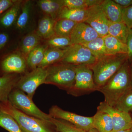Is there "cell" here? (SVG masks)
<instances>
[{
	"label": "cell",
	"instance_id": "cell-14",
	"mask_svg": "<svg viewBox=\"0 0 132 132\" xmlns=\"http://www.w3.org/2000/svg\"><path fill=\"white\" fill-rule=\"evenodd\" d=\"M21 76L18 74L4 75L0 77V102L8 101L9 96L15 88Z\"/></svg>",
	"mask_w": 132,
	"mask_h": 132
},
{
	"label": "cell",
	"instance_id": "cell-5",
	"mask_svg": "<svg viewBox=\"0 0 132 132\" xmlns=\"http://www.w3.org/2000/svg\"><path fill=\"white\" fill-rule=\"evenodd\" d=\"M8 101L11 105L24 113L47 122H52V118L36 105L32 101L24 92L14 88L10 94Z\"/></svg>",
	"mask_w": 132,
	"mask_h": 132
},
{
	"label": "cell",
	"instance_id": "cell-6",
	"mask_svg": "<svg viewBox=\"0 0 132 132\" xmlns=\"http://www.w3.org/2000/svg\"><path fill=\"white\" fill-rule=\"evenodd\" d=\"M75 82L73 86L67 92L75 97H79L98 91L95 84L93 72L89 66H75Z\"/></svg>",
	"mask_w": 132,
	"mask_h": 132
},
{
	"label": "cell",
	"instance_id": "cell-43",
	"mask_svg": "<svg viewBox=\"0 0 132 132\" xmlns=\"http://www.w3.org/2000/svg\"><path fill=\"white\" fill-rule=\"evenodd\" d=\"M131 116H132V114H131Z\"/></svg>",
	"mask_w": 132,
	"mask_h": 132
},
{
	"label": "cell",
	"instance_id": "cell-22",
	"mask_svg": "<svg viewBox=\"0 0 132 132\" xmlns=\"http://www.w3.org/2000/svg\"><path fill=\"white\" fill-rule=\"evenodd\" d=\"M48 47L47 45H39L30 52L26 59L28 68L32 70L38 67L42 61Z\"/></svg>",
	"mask_w": 132,
	"mask_h": 132
},
{
	"label": "cell",
	"instance_id": "cell-41",
	"mask_svg": "<svg viewBox=\"0 0 132 132\" xmlns=\"http://www.w3.org/2000/svg\"><path fill=\"white\" fill-rule=\"evenodd\" d=\"M129 130H130V132H132V122Z\"/></svg>",
	"mask_w": 132,
	"mask_h": 132
},
{
	"label": "cell",
	"instance_id": "cell-28",
	"mask_svg": "<svg viewBox=\"0 0 132 132\" xmlns=\"http://www.w3.org/2000/svg\"><path fill=\"white\" fill-rule=\"evenodd\" d=\"M63 6L70 9H84L100 5L103 0H61Z\"/></svg>",
	"mask_w": 132,
	"mask_h": 132
},
{
	"label": "cell",
	"instance_id": "cell-23",
	"mask_svg": "<svg viewBox=\"0 0 132 132\" xmlns=\"http://www.w3.org/2000/svg\"><path fill=\"white\" fill-rule=\"evenodd\" d=\"M41 39L36 32L29 33L24 37L21 44L20 50L25 58L27 59L30 52L40 45Z\"/></svg>",
	"mask_w": 132,
	"mask_h": 132
},
{
	"label": "cell",
	"instance_id": "cell-39",
	"mask_svg": "<svg viewBox=\"0 0 132 132\" xmlns=\"http://www.w3.org/2000/svg\"><path fill=\"white\" fill-rule=\"evenodd\" d=\"M86 132H99L97 130H96V129H95V128H91V129H90V130H88V131H86Z\"/></svg>",
	"mask_w": 132,
	"mask_h": 132
},
{
	"label": "cell",
	"instance_id": "cell-33",
	"mask_svg": "<svg viewBox=\"0 0 132 132\" xmlns=\"http://www.w3.org/2000/svg\"><path fill=\"white\" fill-rule=\"evenodd\" d=\"M119 111L130 113L132 112V88L120 98L114 107Z\"/></svg>",
	"mask_w": 132,
	"mask_h": 132
},
{
	"label": "cell",
	"instance_id": "cell-26",
	"mask_svg": "<svg viewBox=\"0 0 132 132\" xmlns=\"http://www.w3.org/2000/svg\"><path fill=\"white\" fill-rule=\"evenodd\" d=\"M77 24L68 19H58L55 23V34L60 36L69 37Z\"/></svg>",
	"mask_w": 132,
	"mask_h": 132
},
{
	"label": "cell",
	"instance_id": "cell-1",
	"mask_svg": "<svg viewBox=\"0 0 132 132\" xmlns=\"http://www.w3.org/2000/svg\"><path fill=\"white\" fill-rule=\"evenodd\" d=\"M132 88L131 62L128 59L121 67L98 91L104 95L107 104L114 107L119 100Z\"/></svg>",
	"mask_w": 132,
	"mask_h": 132
},
{
	"label": "cell",
	"instance_id": "cell-38",
	"mask_svg": "<svg viewBox=\"0 0 132 132\" xmlns=\"http://www.w3.org/2000/svg\"><path fill=\"white\" fill-rule=\"evenodd\" d=\"M116 3L120 5L123 8L132 6V0H113Z\"/></svg>",
	"mask_w": 132,
	"mask_h": 132
},
{
	"label": "cell",
	"instance_id": "cell-21",
	"mask_svg": "<svg viewBox=\"0 0 132 132\" xmlns=\"http://www.w3.org/2000/svg\"><path fill=\"white\" fill-rule=\"evenodd\" d=\"M103 38L108 55L127 54V46L126 44L109 34Z\"/></svg>",
	"mask_w": 132,
	"mask_h": 132
},
{
	"label": "cell",
	"instance_id": "cell-19",
	"mask_svg": "<svg viewBox=\"0 0 132 132\" xmlns=\"http://www.w3.org/2000/svg\"><path fill=\"white\" fill-rule=\"evenodd\" d=\"M66 48L61 49L48 47L45 51L44 58L39 67L46 68L51 65L60 62L65 54Z\"/></svg>",
	"mask_w": 132,
	"mask_h": 132
},
{
	"label": "cell",
	"instance_id": "cell-2",
	"mask_svg": "<svg viewBox=\"0 0 132 132\" xmlns=\"http://www.w3.org/2000/svg\"><path fill=\"white\" fill-rule=\"evenodd\" d=\"M128 59L126 54L107 55L89 66L93 71L94 80L97 87L99 88L103 86Z\"/></svg>",
	"mask_w": 132,
	"mask_h": 132
},
{
	"label": "cell",
	"instance_id": "cell-15",
	"mask_svg": "<svg viewBox=\"0 0 132 132\" xmlns=\"http://www.w3.org/2000/svg\"><path fill=\"white\" fill-rule=\"evenodd\" d=\"M109 20L112 23L122 21L123 8L112 0H103L100 5Z\"/></svg>",
	"mask_w": 132,
	"mask_h": 132
},
{
	"label": "cell",
	"instance_id": "cell-37",
	"mask_svg": "<svg viewBox=\"0 0 132 132\" xmlns=\"http://www.w3.org/2000/svg\"><path fill=\"white\" fill-rule=\"evenodd\" d=\"M9 36L6 33H0V50L5 47L8 41Z\"/></svg>",
	"mask_w": 132,
	"mask_h": 132
},
{
	"label": "cell",
	"instance_id": "cell-18",
	"mask_svg": "<svg viewBox=\"0 0 132 132\" xmlns=\"http://www.w3.org/2000/svg\"><path fill=\"white\" fill-rule=\"evenodd\" d=\"M37 2L42 11L55 20H57L59 12L64 7L61 0H40Z\"/></svg>",
	"mask_w": 132,
	"mask_h": 132
},
{
	"label": "cell",
	"instance_id": "cell-20",
	"mask_svg": "<svg viewBox=\"0 0 132 132\" xmlns=\"http://www.w3.org/2000/svg\"><path fill=\"white\" fill-rule=\"evenodd\" d=\"M56 20L49 16H43L40 20L36 33L43 39H48L55 35L54 25Z\"/></svg>",
	"mask_w": 132,
	"mask_h": 132
},
{
	"label": "cell",
	"instance_id": "cell-7",
	"mask_svg": "<svg viewBox=\"0 0 132 132\" xmlns=\"http://www.w3.org/2000/svg\"><path fill=\"white\" fill-rule=\"evenodd\" d=\"M47 75V68L38 67L21 76L16 88L26 93L29 97L32 99L37 88L40 85L45 84Z\"/></svg>",
	"mask_w": 132,
	"mask_h": 132
},
{
	"label": "cell",
	"instance_id": "cell-4",
	"mask_svg": "<svg viewBox=\"0 0 132 132\" xmlns=\"http://www.w3.org/2000/svg\"><path fill=\"white\" fill-rule=\"evenodd\" d=\"M47 75L45 84L56 86L67 92L75 82V65L60 62L47 68Z\"/></svg>",
	"mask_w": 132,
	"mask_h": 132
},
{
	"label": "cell",
	"instance_id": "cell-16",
	"mask_svg": "<svg viewBox=\"0 0 132 132\" xmlns=\"http://www.w3.org/2000/svg\"><path fill=\"white\" fill-rule=\"evenodd\" d=\"M88 8L84 9H70L63 7L59 12L57 20L68 19L77 23L85 22L88 14Z\"/></svg>",
	"mask_w": 132,
	"mask_h": 132
},
{
	"label": "cell",
	"instance_id": "cell-36",
	"mask_svg": "<svg viewBox=\"0 0 132 132\" xmlns=\"http://www.w3.org/2000/svg\"><path fill=\"white\" fill-rule=\"evenodd\" d=\"M126 45L127 48V55L130 61L132 60V29H130V32L127 40Z\"/></svg>",
	"mask_w": 132,
	"mask_h": 132
},
{
	"label": "cell",
	"instance_id": "cell-8",
	"mask_svg": "<svg viewBox=\"0 0 132 132\" xmlns=\"http://www.w3.org/2000/svg\"><path fill=\"white\" fill-rule=\"evenodd\" d=\"M97 59L90 50L81 45H72L66 48L65 54L60 62L74 65L90 66Z\"/></svg>",
	"mask_w": 132,
	"mask_h": 132
},
{
	"label": "cell",
	"instance_id": "cell-27",
	"mask_svg": "<svg viewBox=\"0 0 132 132\" xmlns=\"http://www.w3.org/2000/svg\"><path fill=\"white\" fill-rule=\"evenodd\" d=\"M21 1H16L0 19V24L5 28L12 26L16 21L21 6Z\"/></svg>",
	"mask_w": 132,
	"mask_h": 132
},
{
	"label": "cell",
	"instance_id": "cell-34",
	"mask_svg": "<svg viewBox=\"0 0 132 132\" xmlns=\"http://www.w3.org/2000/svg\"><path fill=\"white\" fill-rule=\"evenodd\" d=\"M122 21L129 28L132 29V6L123 8Z\"/></svg>",
	"mask_w": 132,
	"mask_h": 132
},
{
	"label": "cell",
	"instance_id": "cell-42",
	"mask_svg": "<svg viewBox=\"0 0 132 132\" xmlns=\"http://www.w3.org/2000/svg\"><path fill=\"white\" fill-rule=\"evenodd\" d=\"M131 62V72L132 75V60L131 61H130Z\"/></svg>",
	"mask_w": 132,
	"mask_h": 132
},
{
	"label": "cell",
	"instance_id": "cell-11",
	"mask_svg": "<svg viewBox=\"0 0 132 132\" xmlns=\"http://www.w3.org/2000/svg\"><path fill=\"white\" fill-rule=\"evenodd\" d=\"M85 22L93 28L100 36L103 37L109 34L110 21L100 5L88 8V14Z\"/></svg>",
	"mask_w": 132,
	"mask_h": 132
},
{
	"label": "cell",
	"instance_id": "cell-13",
	"mask_svg": "<svg viewBox=\"0 0 132 132\" xmlns=\"http://www.w3.org/2000/svg\"><path fill=\"white\" fill-rule=\"evenodd\" d=\"M100 36L91 26L85 22L76 24L69 38L72 45H83Z\"/></svg>",
	"mask_w": 132,
	"mask_h": 132
},
{
	"label": "cell",
	"instance_id": "cell-35",
	"mask_svg": "<svg viewBox=\"0 0 132 132\" xmlns=\"http://www.w3.org/2000/svg\"><path fill=\"white\" fill-rule=\"evenodd\" d=\"M16 1L0 0V15L9 9Z\"/></svg>",
	"mask_w": 132,
	"mask_h": 132
},
{
	"label": "cell",
	"instance_id": "cell-17",
	"mask_svg": "<svg viewBox=\"0 0 132 132\" xmlns=\"http://www.w3.org/2000/svg\"><path fill=\"white\" fill-rule=\"evenodd\" d=\"M93 127L99 132H111L113 124L110 116L106 113L97 111L93 116Z\"/></svg>",
	"mask_w": 132,
	"mask_h": 132
},
{
	"label": "cell",
	"instance_id": "cell-31",
	"mask_svg": "<svg viewBox=\"0 0 132 132\" xmlns=\"http://www.w3.org/2000/svg\"><path fill=\"white\" fill-rule=\"evenodd\" d=\"M52 123L57 131L59 132H86L66 121L52 118Z\"/></svg>",
	"mask_w": 132,
	"mask_h": 132
},
{
	"label": "cell",
	"instance_id": "cell-12",
	"mask_svg": "<svg viewBox=\"0 0 132 132\" xmlns=\"http://www.w3.org/2000/svg\"><path fill=\"white\" fill-rule=\"evenodd\" d=\"M27 68L26 58L22 54L17 53L9 55L0 63V69L3 75L25 74L27 72Z\"/></svg>",
	"mask_w": 132,
	"mask_h": 132
},
{
	"label": "cell",
	"instance_id": "cell-3",
	"mask_svg": "<svg viewBox=\"0 0 132 132\" xmlns=\"http://www.w3.org/2000/svg\"><path fill=\"white\" fill-rule=\"evenodd\" d=\"M0 108L15 120L22 132H55L51 122L26 114L12 106L8 101L0 102Z\"/></svg>",
	"mask_w": 132,
	"mask_h": 132
},
{
	"label": "cell",
	"instance_id": "cell-30",
	"mask_svg": "<svg viewBox=\"0 0 132 132\" xmlns=\"http://www.w3.org/2000/svg\"><path fill=\"white\" fill-rule=\"evenodd\" d=\"M32 5L31 2L29 1H26L21 5V13L16 21V27L18 29L23 30L27 26Z\"/></svg>",
	"mask_w": 132,
	"mask_h": 132
},
{
	"label": "cell",
	"instance_id": "cell-32",
	"mask_svg": "<svg viewBox=\"0 0 132 132\" xmlns=\"http://www.w3.org/2000/svg\"><path fill=\"white\" fill-rule=\"evenodd\" d=\"M47 45L50 47L65 49L72 45L70 38L55 35L48 39Z\"/></svg>",
	"mask_w": 132,
	"mask_h": 132
},
{
	"label": "cell",
	"instance_id": "cell-40",
	"mask_svg": "<svg viewBox=\"0 0 132 132\" xmlns=\"http://www.w3.org/2000/svg\"><path fill=\"white\" fill-rule=\"evenodd\" d=\"M111 132H130V131L129 130H120V131H113V130Z\"/></svg>",
	"mask_w": 132,
	"mask_h": 132
},
{
	"label": "cell",
	"instance_id": "cell-25",
	"mask_svg": "<svg viewBox=\"0 0 132 132\" xmlns=\"http://www.w3.org/2000/svg\"><path fill=\"white\" fill-rule=\"evenodd\" d=\"M88 48L97 60L107 55L104 38L99 36L94 40L82 45Z\"/></svg>",
	"mask_w": 132,
	"mask_h": 132
},
{
	"label": "cell",
	"instance_id": "cell-29",
	"mask_svg": "<svg viewBox=\"0 0 132 132\" xmlns=\"http://www.w3.org/2000/svg\"><path fill=\"white\" fill-rule=\"evenodd\" d=\"M0 126L9 132H22L15 120L1 108Z\"/></svg>",
	"mask_w": 132,
	"mask_h": 132
},
{
	"label": "cell",
	"instance_id": "cell-9",
	"mask_svg": "<svg viewBox=\"0 0 132 132\" xmlns=\"http://www.w3.org/2000/svg\"><path fill=\"white\" fill-rule=\"evenodd\" d=\"M49 114L52 118L66 121L87 131L93 128V116L86 117L63 110L57 105L50 109Z\"/></svg>",
	"mask_w": 132,
	"mask_h": 132
},
{
	"label": "cell",
	"instance_id": "cell-24",
	"mask_svg": "<svg viewBox=\"0 0 132 132\" xmlns=\"http://www.w3.org/2000/svg\"><path fill=\"white\" fill-rule=\"evenodd\" d=\"M130 29L123 22L116 23L110 22L108 34L126 45Z\"/></svg>",
	"mask_w": 132,
	"mask_h": 132
},
{
	"label": "cell",
	"instance_id": "cell-10",
	"mask_svg": "<svg viewBox=\"0 0 132 132\" xmlns=\"http://www.w3.org/2000/svg\"><path fill=\"white\" fill-rule=\"evenodd\" d=\"M97 111L106 113L110 116L113 124V131L130 129L132 122V117L130 113L119 111L104 101L100 103Z\"/></svg>",
	"mask_w": 132,
	"mask_h": 132
}]
</instances>
